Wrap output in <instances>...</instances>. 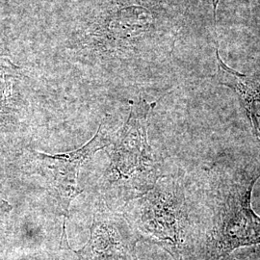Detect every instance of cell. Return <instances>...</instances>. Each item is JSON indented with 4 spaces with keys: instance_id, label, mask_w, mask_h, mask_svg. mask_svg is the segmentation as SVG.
Instances as JSON below:
<instances>
[{
    "instance_id": "obj_1",
    "label": "cell",
    "mask_w": 260,
    "mask_h": 260,
    "mask_svg": "<svg viewBox=\"0 0 260 260\" xmlns=\"http://www.w3.org/2000/svg\"><path fill=\"white\" fill-rule=\"evenodd\" d=\"M154 104L133 105L129 117L105 149L110 164L103 176L109 199L128 203L147 194L160 178V168L148 140V119Z\"/></svg>"
},
{
    "instance_id": "obj_2",
    "label": "cell",
    "mask_w": 260,
    "mask_h": 260,
    "mask_svg": "<svg viewBox=\"0 0 260 260\" xmlns=\"http://www.w3.org/2000/svg\"><path fill=\"white\" fill-rule=\"evenodd\" d=\"M260 169L223 173L210 197L211 225L205 241L206 260H220L236 249L260 245V217L251 194Z\"/></svg>"
},
{
    "instance_id": "obj_5",
    "label": "cell",
    "mask_w": 260,
    "mask_h": 260,
    "mask_svg": "<svg viewBox=\"0 0 260 260\" xmlns=\"http://www.w3.org/2000/svg\"><path fill=\"white\" fill-rule=\"evenodd\" d=\"M90 238L79 251L78 260H136L139 241L128 220L110 210L106 203L95 204Z\"/></svg>"
},
{
    "instance_id": "obj_7",
    "label": "cell",
    "mask_w": 260,
    "mask_h": 260,
    "mask_svg": "<svg viewBox=\"0 0 260 260\" xmlns=\"http://www.w3.org/2000/svg\"><path fill=\"white\" fill-rule=\"evenodd\" d=\"M238 260V259H233ZM248 260H260V248L259 249H256L255 251H253L251 253V256L250 257V259Z\"/></svg>"
},
{
    "instance_id": "obj_6",
    "label": "cell",
    "mask_w": 260,
    "mask_h": 260,
    "mask_svg": "<svg viewBox=\"0 0 260 260\" xmlns=\"http://www.w3.org/2000/svg\"><path fill=\"white\" fill-rule=\"evenodd\" d=\"M217 79L220 83L232 88L238 93L242 103L251 119L253 132L260 141V82L241 75L223 63L217 49Z\"/></svg>"
},
{
    "instance_id": "obj_3",
    "label": "cell",
    "mask_w": 260,
    "mask_h": 260,
    "mask_svg": "<svg viewBox=\"0 0 260 260\" xmlns=\"http://www.w3.org/2000/svg\"><path fill=\"white\" fill-rule=\"evenodd\" d=\"M133 201L137 217L128 222L138 239L157 245L174 260H185L189 223L180 183L160 177L147 194Z\"/></svg>"
},
{
    "instance_id": "obj_4",
    "label": "cell",
    "mask_w": 260,
    "mask_h": 260,
    "mask_svg": "<svg viewBox=\"0 0 260 260\" xmlns=\"http://www.w3.org/2000/svg\"><path fill=\"white\" fill-rule=\"evenodd\" d=\"M110 142L106 131L103 130V125H101L93 138L80 149L58 154L33 152L37 159L39 170L47 180L50 193L55 198L59 214L64 218L60 248L65 245L67 250L71 249L66 225L71 203L83 192L78 182L79 172L86 161L93 157L98 151L106 149Z\"/></svg>"
}]
</instances>
